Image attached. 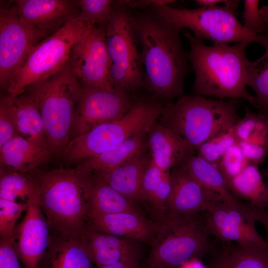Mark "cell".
Masks as SVG:
<instances>
[{
    "label": "cell",
    "instance_id": "cell-1",
    "mask_svg": "<svg viewBox=\"0 0 268 268\" xmlns=\"http://www.w3.org/2000/svg\"><path fill=\"white\" fill-rule=\"evenodd\" d=\"M132 17L144 87L156 99L167 103L179 99L183 96L184 80L189 69L179 30L151 7L132 12Z\"/></svg>",
    "mask_w": 268,
    "mask_h": 268
},
{
    "label": "cell",
    "instance_id": "cell-2",
    "mask_svg": "<svg viewBox=\"0 0 268 268\" xmlns=\"http://www.w3.org/2000/svg\"><path fill=\"white\" fill-rule=\"evenodd\" d=\"M184 35L190 45L187 53L195 72L193 95L214 96L222 99L242 98L258 108L255 96L246 89V75L249 61L246 50L251 43L244 41L233 46H206L189 31Z\"/></svg>",
    "mask_w": 268,
    "mask_h": 268
},
{
    "label": "cell",
    "instance_id": "cell-3",
    "mask_svg": "<svg viewBox=\"0 0 268 268\" xmlns=\"http://www.w3.org/2000/svg\"><path fill=\"white\" fill-rule=\"evenodd\" d=\"M91 173L81 165L35 171L37 202L51 232L79 237L85 228Z\"/></svg>",
    "mask_w": 268,
    "mask_h": 268
},
{
    "label": "cell",
    "instance_id": "cell-4",
    "mask_svg": "<svg viewBox=\"0 0 268 268\" xmlns=\"http://www.w3.org/2000/svg\"><path fill=\"white\" fill-rule=\"evenodd\" d=\"M237 99L225 101L183 95L166 104L158 122L195 149L209 138L231 130L240 120Z\"/></svg>",
    "mask_w": 268,
    "mask_h": 268
},
{
    "label": "cell",
    "instance_id": "cell-5",
    "mask_svg": "<svg viewBox=\"0 0 268 268\" xmlns=\"http://www.w3.org/2000/svg\"><path fill=\"white\" fill-rule=\"evenodd\" d=\"M201 213L193 215L166 213L156 219L148 268H179L191 260H201L216 248Z\"/></svg>",
    "mask_w": 268,
    "mask_h": 268
},
{
    "label": "cell",
    "instance_id": "cell-6",
    "mask_svg": "<svg viewBox=\"0 0 268 268\" xmlns=\"http://www.w3.org/2000/svg\"><path fill=\"white\" fill-rule=\"evenodd\" d=\"M81 89L67 63L57 74L29 85L24 91L40 113L52 154L60 153L70 140Z\"/></svg>",
    "mask_w": 268,
    "mask_h": 268
},
{
    "label": "cell",
    "instance_id": "cell-7",
    "mask_svg": "<svg viewBox=\"0 0 268 268\" xmlns=\"http://www.w3.org/2000/svg\"><path fill=\"white\" fill-rule=\"evenodd\" d=\"M151 1L150 6L160 16L179 30L190 29L202 41L209 40L214 44L221 45L256 42L258 35L248 31L236 16L239 0H226L223 6L195 9L177 8Z\"/></svg>",
    "mask_w": 268,
    "mask_h": 268
},
{
    "label": "cell",
    "instance_id": "cell-8",
    "mask_svg": "<svg viewBox=\"0 0 268 268\" xmlns=\"http://www.w3.org/2000/svg\"><path fill=\"white\" fill-rule=\"evenodd\" d=\"M114 88L130 94L144 87V75L134 33L132 11L126 1L114 2L105 28Z\"/></svg>",
    "mask_w": 268,
    "mask_h": 268
},
{
    "label": "cell",
    "instance_id": "cell-9",
    "mask_svg": "<svg viewBox=\"0 0 268 268\" xmlns=\"http://www.w3.org/2000/svg\"><path fill=\"white\" fill-rule=\"evenodd\" d=\"M88 25L76 17L67 22L32 50L7 91L12 99L29 85L60 72L67 64L71 49Z\"/></svg>",
    "mask_w": 268,
    "mask_h": 268
},
{
    "label": "cell",
    "instance_id": "cell-10",
    "mask_svg": "<svg viewBox=\"0 0 268 268\" xmlns=\"http://www.w3.org/2000/svg\"><path fill=\"white\" fill-rule=\"evenodd\" d=\"M48 33L25 23L11 6L0 10V85L7 90L32 50Z\"/></svg>",
    "mask_w": 268,
    "mask_h": 268
},
{
    "label": "cell",
    "instance_id": "cell-11",
    "mask_svg": "<svg viewBox=\"0 0 268 268\" xmlns=\"http://www.w3.org/2000/svg\"><path fill=\"white\" fill-rule=\"evenodd\" d=\"M68 63L81 86L115 89L110 77L105 28L88 25L73 45Z\"/></svg>",
    "mask_w": 268,
    "mask_h": 268
},
{
    "label": "cell",
    "instance_id": "cell-12",
    "mask_svg": "<svg viewBox=\"0 0 268 268\" xmlns=\"http://www.w3.org/2000/svg\"><path fill=\"white\" fill-rule=\"evenodd\" d=\"M134 102L130 94L122 90L81 86L72 129L73 137L122 118Z\"/></svg>",
    "mask_w": 268,
    "mask_h": 268
},
{
    "label": "cell",
    "instance_id": "cell-13",
    "mask_svg": "<svg viewBox=\"0 0 268 268\" xmlns=\"http://www.w3.org/2000/svg\"><path fill=\"white\" fill-rule=\"evenodd\" d=\"M208 234L224 244L234 242L242 246H259L268 250L266 240L257 231L255 221L221 201L212 202L202 212Z\"/></svg>",
    "mask_w": 268,
    "mask_h": 268
},
{
    "label": "cell",
    "instance_id": "cell-14",
    "mask_svg": "<svg viewBox=\"0 0 268 268\" xmlns=\"http://www.w3.org/2000/svg\"><path fill=\"white\" fill-rule=\"evenodd\" d=\"M28 208L16 226L14 246L24 268H40L51 240V230L37 200H28Z\"/></svg>",
    "mask_w": 268,
    "mask_h": 268
},
{
    "label": "cell",
    "instance_id": "cell-15",
    "mask_svg": "<svg viewBox=\"0 0 268 268\" xmlns=\"http://www.w3.org/2000/svg\"><path fill=\"white\" fill-rule=\"evenodd\" d=\"M171 177L172 189L166 213L196 215L204 211L212 202L222 201L217 194L200 185L183 166L172 169Z\"/></svg>",
    "mask_w": 268,
    "mask_h": 268
},
{
    "label": "cell",
    "instance_id": "cell-16",
    "mask_svg": "<svg viewBox=\"0 0 268 268\" xmlns=\"http://www.w3.org/2000/svg\"><path fill=\"white\" fill-rule=\"evenodd\" d=\"M11 6L27 24L48 33L76 17L78 0H17Z\"/></svg>",
    "mask_w": 268,
    "mask_h": 268
},
{
    "label": "cell",
    "instance_id": "cell-17",
    "mask_svg": "<svg viewBox=\"0 0 268 268\" xmlns=\"http://www.w3.org/2000/svg\"><path fill=\"white\" fill-rule=\"evenodd\" d=\"M81 245L98 268L121 261L138 260L137 241L105 233L87 227L79 236Z\"/></svg>",
    "mask_w": 268,
    "mask_h": 268
},
{
    "label": "cell",
    "instance_id": "cell-18",
    "mask_svg": "<svg viewBox=\"0 0 268 268\" xmlns=\"http://www.w3.org/2000/svg\"><path fill=\"white\" fill-rule=\"evenodd\" d=\"M86 227L151 245L157 223L145 218L142 212L125 211L109 214H88Z\"/></svg>",
    "mask_w": 268,
    "mask_h": 268
},
{
    "label": "cell",
    "instance_id": "cell-19",
    "mask_svg": "<svg viewBox=\"0 0 268 268\" xmlns=\"http://www.w3.org/2000/svg\"><path fill=\"white\" fill-rule=\"evenodd\" d=\"M158 121L147 131V149L158 167L170 171L183 165L193 155L194 149L181 136Z\"/></svg>",
    "mask_w": 268,
    "mask_h": 268
},
{
    "label": "cell",
    "instance_id": "cell-20",
    "mask_svg": "<svg viewBox=\"0 0 268 268\" xmlns=\"http://www.w3.org/2000/svg\"><path fill=\"white\" fill-rule=\"evenodd\" d=\"M182 166L203 187L217 194L224 203L239 210L250 220L257 222L256 209L235 197L229 190L223 176L214 165L193 155Z\"/></svg>",
    "mask_w": 268,
    "mask_h": 268
},
{
    "label": "cell",
    "instance_id": "cell-21",
    "mask_svg": "<svg viewBox=\"0 0 268 268\" xmlns=\"http://www.w3.org/2000/svg\"><path fill=\"white\" fill-rule=\"evenodd\" d=\"M52 154L49 149L18 135L0 147V166L16 172H32L45 165Z\"/></svg>",
    "mask_w": 268,
    "mask_h": 268
},
{
    "label": "cell",
    "instance_id": "cell-22",
    "mask_svg": "<svg viewBox=\"0 0 268 268\" xmlns=\"http://www.w3.org/2000/svg\"><path fill=\"white\" fill-rule=\"evenodd\" d=\"M51 233L50 244L41 261L43 268H93L79 237Z\"/></svg>",
    "mask_w": 268,
    "mask_h": 268
},
{
    "label": "cell",
    "instance_id": "cell-23",
    "mask_svg": "<svg viewBox=\"0 0 268 268\" xmlns=\"http://www.w3.org/2000/svg\"><path fill=\"white\" fill-rule=\"evenodd\" d=\"M145 152L111 171L94 172L115 190L135 204L140 202L141 182L150 159Z\"/></svg>",
    "mask_w": 268,
    "mask_h": 268
},
{
    "label": "cell",
    "instance_id": "cell-24",
    "mask_svg": "<svg viewBox=\"0 0 268 268\" xmlns=\"http://www.w3.org/2000/svg\"><path fill=\"white\" fill-rule=\"evenodd\" d=\"M87 203V214L141 212L135 203L115 190L94 172H92L90 176Z\"/></svg>",
    "mask_w": 268,
    "mask_h": 268
},
{
    "label": "cell",
    "instance_id": "cell-25",
    "mask_svg": "<svg viewBox=\"0 0 268 268\" xmlns=\"http://www.w3.org/2000/svg\"><path fill=\"white\" fill-rule=\"evenodd\" d=\"M227 187L238 200H244L253 208L268 206V185L258 165L249 163L237 175L225 179Z\"/></svg>",
    "mask_w": 268,
    "mask_h": 268
},
{
    "label": "cell",
    "instance_id": "cell-26",
    "mask_svg": "<svg viewBox=\"0 0 268 268\" xmlns=\"http://www.w3.org/2000/svg\"><path fill=\"white\" fill-rule=\"evenodd\" d=\"M147 150V132H144L130 137L112 150L85 160L80 165L90 172L109 171Z\"/></svg>",
    "mask_w": 268,
    "mask_h": 268
},
{
    "label": "cell",
    "instance_id": "cell-27",
    "mask_svg": "<svg viewBox=\"0 0 268 268\" xmlns=\"http://www.w3.org/2000/svg\"><path fill=\"white\" fill-rule=\"evenodd\" d=\"M13 104L17 129L20 135L41 147L49 149L42 117L31 96L24 91L13 99Z\"/></svg>",
    "mask_w": 268,
    "mask_h": 268
},
{
    "label": "cell",
    "instance_id": "cell-28",
    "mask_svg": "<svg viewBox=\"0 0 268 268\" xmlns=\"http://www.w3.org/2000/svg\"><path fill=\"white\" fill-rule=\"evenodd\" d=\"M172 189L171 173L158 167L151 159L145 170L140 189V202H147L156 212L166 208Z\"/></svg>",
    "mask_w": 268,
    "mask_h": 268
},
{
    "label": "cell",
    "instance_id": "cell-29",
    "mask_svg": "<svg viewBox=\"0 0 268 268\" xmlns=\"http://www.w3.org/2000/svg\"><path fill=\"white\" fill-rule=\"evenodd\" d=\"M36 171L19 172L0 166V198L13 201L20 200L27 202L33 199L38 201Z\"/></svg>",
    "mask_w": 268,
    "mask_h": 268
},
{
    "label": "cell",
    "instance_id": "cell-30",
    "mask_svg": "<svg viewBox=\"0 0 268 268\" xmlns=\"http://www.w3.org/2000/svg\"><path fill=\"white\" fill-rule=\"evenodd\" d=\"M256 42L265 49L259 59L249 62L246 70V85L256 94L259 113L268 116V34L258 35Z\"/></svg>",
    "mask_w": 268,
    "mask_h": 268
},
{
    "label": "cell",
    "instance_id": "cell-31",
    "mask_svg": "<svg viewBox=\"0 0 268 268\" xmlns=\"http://www.w3.org/2000/svg\"><path fill=\"white\" fill-rule=\"evenodd\" d=\"M228 268H268V250L255 246L228 245Z\"/></svg>",
    "mask_w": 268,
    "mask_h": 268
},
{
    "label": "cell",
    "instance_id": "cell-32",
    "mask_svg": "<svg viewBox=\"0 0 268 268\" xmlns=\"http://www.w3.org/2000/svg\"><path fill=\"white\" fill-rule=\"evenodd\" d=\"M114 2L111 0H78L76 18L88 25L105 28L111 16Z\"/></svg>",
    "mask_w": 268,
    "mask_h": 268
},
{
    "label": "cell",
    "instance_id": "cell-33",
    "mask_svg": "<svg viewBox=\"0 0 268 268\" xmlns=\"http://www.w3.org/2000/svg\"><path fill=\"white\" fill-rule=\"evenodd\" d=\"M232 129L201 144L197 149V155L210 163L216 164L227 150L236 142Z\"/></svg>",
    "mask_w": 268,
    "mask_h": 268
},
{
    "label": "cell",
    "instance_id": "cell-34",
    "mask_svg": "<svg viewBox=\"0 0 268 268\" xmlns=\"http://www.w3.org/2000/svg\"><path fill=\"white\" fill-rule=\"evenodd\" d=\"M28 206V202L13 201L0 198V238H14L16 222Z\"/></svg>",
    "mask_w": 268,
    "mask_h": 268
},
{
    "label": "cell",
    "instance_id": "cell-35",
    "mask_svg": "<svg viewBox=\"0 0 268 268\" xmlns=\"http://www.w3.org/2000/svg\"><path fill=\"white\" fill-rule=\"evenodd\" d=\"M249 163L238 143L231 146L214 165L225 179L240 173Z\"/></svg>",
    "mask_w": 268,
    "mask_h": 268
},
{
    "label": "cell",
    "instance_id": "cell-36",
    "mask_svg": "<svg viewBox=\"0 0 268 268\" xmlns=\"http://www.w3.org/2000/svg\"><path fill=\"white\" fill-rule=\"evenodd\" d=\"M18 135L13 99L3 96L0 101V147Z\"/></svg>",
    "mask_w": 268,
    "mask_h": 268
},
{
    "label": "cell",
    "instance_id": "cell-37",
    "mask_svg": "<svg viewBox=\"0 0 268 268\" xmlns=\"http://www.w3.org/2000/svg\"><path fill=\"white\" fill-rule=\"evenodd\" d=\"M258 0H245L242 16L244 27L249 32L260 35L267 29V25L259 11Z\"/></svg>",
    "mask_w": 268,
    "mask_h": 268
},
{
    "label": "cell",
    "instance_id": "cell-38",
    "mask_svg": "<svg viewBox=\"0 0 268 268\" xmlns=\"http://www.w3.org/2000/svg\"><path fill=\"white\" fill-rule=\"evenodd\" d=\"M237 143L249 163L259 165L264 161L268 150V140L249 139Z\"/></svg>",
    "mask_w": 268,
    "mask_h": 268
},
{
    "label": "cell",
    "instance_id": "cell-39",
    "mask_svg": "<svg viewBox=\"0 0 268 268\" xmlns=\"http://www.w3.org/2000/svg\"><path fill=\"white\" fill-rule=\"evenodd\" d=\"M245 116L233 126L232 132L236 142L248 140L254 131L257 114L245 108Z\"/></svg>",
    "mask_w": 268,
    "mask_h": 268
},
{
    "label": "cell",
    "instance_id": "cell-40",
    "mask_svg": "<svg viewBox=\"0 0 268 268\" xmlns=\"http://www.w3.org/2000/svg\"><path fill=\"white\" fill-rule=\"evenodd\" d=\"M14 246V238H0V268H23Z\"/></svg>",
    "mask_w": 268,
    "mask_h": 268
},
{
    "label": "cell",
    "instance_id": "cell-41",
    "mask_svg": "<svg viewBox=\"0 0 268 268\" xmlns=\"http://www.w3.org/2000/svg\"><path fill=\"white\" fill-rule=\"evenodd\" d=\"M208 268H228V245L217 248L209 255Z\"/></svg>",
    "mask_w": 268,
    "mask_h": 268
},
{
    "label": "cell",
    "instance_id": "cell-42",
    "mask_svg": "<svg viewBox=\"0 0 268 268\" xmlns=\"http://www.w3.org/2000/svg\"><path fill=\"white\" fill-rule=\"evenodd\" d=\"M256 217L257 222L261 223L267 232V240L266 242L268 249V211L266 209L256 208Z\"/></svg>",
    "mask_w": 268,
    "mask_h": 268
},
{
    "label": "cell",
    "instance_id": "cell-43",
    "mask_svg": "<svg viewBox=\"0 0 268 268\" xmlns=\"http://www.w3.org/2000/svg\"><path fill=\"white\" fill-rule=\"evenodd\" d=\"M139 261H125L104 266L98 268H138Z\"/></svg>",
    "mask_w": 268,
    "mask_h": 268
},
{
    "label": "cell",
    "instance_id": "cell-44",
    "mask_svg": "<svg viewBox=\"0 0 268 268\" xmlns=\"http://www.w3.org/2000/svg\"><path fill=\"white\" fill-rule=\"evenodd\" d=\"M179 268H208L201 261V260L198 259H194L191 260L183 265Z\"/></svg>",
    "mask_w": 268,
    "mask_h": 268
},
{
    "label": "cell",
    "instance_id": "cell-45",
    "mask_svg": "<svg viewBox=\"0 0 268 268\" xmlns=\"http://www.w3.org/2000/svg\"><path fill=\"white\" fill-rule=\"evenodd\" d=\"M223 0H196L195 2L201 7H213L217 4L224 2Z\"/></svg>",
    "mask_w": 268,
    "mask_h": 268
},
{
    "label": "cell",
    "instance_id": "cell-46",
    "mask_svg": "<svg viewBox=\"0 0 268 268\" xmlns=\"http://www.w3.org/2000/svg\"><path fill=\"white\" fill-rule=\"evenodd\" d=\"M259 11L261 16L268 27V5H264L259 8Z\"/></svg>",
    "mask_w": 268,
    "mask_h": 268
},
{
    "label": "cell",
    "instance_id": "cell-47",
    "mask_svg": "<svg viewBox=\"0 0 268 268\" xmlns=\"http://www.w3.org/2000/svg\"><path fill=\"white\" fill-rule=\"evenodd\" d=\"M261 173L263 176L268 175V168L262 170Z\"/></svg>",
    "mask_w": 268,
    "mask_h": 268
},
{
    "label": "cell",
    "instance_id": "cell-48",
    "mask_svg": "<svg viewBox=\"0 0 268 268\" xmlns=\"http://www.w3.org/2000/svg\"><path fill=\"white\" fill-rule=\"evenodd\" d=\"M266 183L268 185V174L263 176Z\"/></svg>",
    "mask_w": 268,
    "mask_h": 268
}]
</instances>
